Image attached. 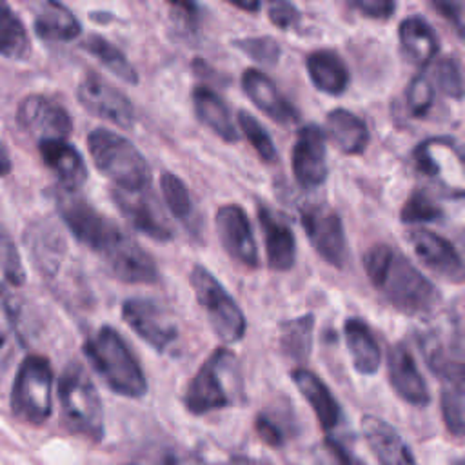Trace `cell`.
I'll return each mask as SVG.
<instances>
[{
	"label": "cell",
	"mask_w": 465,
	"mask_h": 465,
	"mask_svg": "<svg viewBox=\"0 0 465 465\" xmlns=\"http://www.w3.org/2000/svg\"><path fill=\"white\" fill-rule=\"evenodd\" d=\"M363 269L381 298L403 314H430L441 302L436 285L389 243L372 245L363 254Z\"/></svg>",
	"instance_id": "obj_1"
},
{
	"label": "cell",
	"mask_w": 465,
	"mask_h": 465,
	"mask_svg": "<svg viewBox=\"0 0 465 465\" xmlns=\"http://www.w3.org/2000/svg\"><path fill=\"white\" fill-rule=\"evenodd\" d=\"M84 354L104 383L124 398H142L147 392L145 374L122 334L104 325L84 343Z\"/></svg>",
	"instance_id": "obj_2"
},
{
	"label": "cell",
	"mask_w": 465,
	"mask_h": 465,
	"mask_svg": "<svg viewBox=\"0 0 465 465\" xmlns=\"http://www.w3.org/2000/svg\"><path fill=\"white\" fill-rule=\"evenodd\" d=\"M238 378L236 356L225 347L216 349L187 383L183 394L187 412L203 416L231 407L238 392Z\"/></svg>",
	"instance_id": "obj_3"
},
{
	"label": "cell",
	"mask_w": 465,
	"mask_h": 465,
	"mask_svg": "<svg viewBox=\"0 0 465 465\" xmlns=\"http://www.w3.org/2000/svg\"><path fill=\"white\" fill-rule=\"evenodd\" d=\"M58 398L64 420L74 434L89 441L104 440L102 400L91 376L80 363L73 361L64 369L58 381Z\"/></svg>",
	"instance_id": "obj_4"
},
{
	"label": "cell",
	"mask_w": 465,
	"mask_h": 465,
	"mask_svg": "<svg viewBox=\"0 0 465 465\" xmlns=\"http://www.w3.org/2000/svg\"><path fill=\"white\" fill-rule=\"evenodd\" d=\"M87 149L96 169L113 185L136 189L151 183V167L145 156L125 136L98 127L89 133Z\"/></svg>",
	"instance_id": "obj_5"
},
{
	"label": "cell",
	"mask_w": 465,
	"mask_h": 465,
	"mask_svg": "<svg viewBox=\"0 0 465 465\" xmlns=\"http://www.w3.org/2000/svg\"><path fill=\"white\" fill-rule=\"evenodd\" d=\"M58 214L71 231V234L94 251L102 260L113 252L120 242L127 236L114 222L96 211L85 198L76 194L73 189L60 187L54 193Z\"/></svg>",
	"instance_id": "obj_6"
},
{
	"label": "cell",
	"mask_w": 465,
	"mask_h": 465,
	"mask_svg": "<svg viewBox=\"0 0 465 465\" xmlns=\"http://www.w3.org/2000/svg\"><path fill=\"white\" fill-rule=\"evenodd\" d=\"M189 278L196 302L205 312V318L216 338L223 343L240 341L245 336L247 320L236 300L214 278V274L200 263L193 265Z\"/></svg>",
	"instance_id": "obj_7"
},
{
	"label": "cell",
	"mask_w": 465,
	"mask_h": 465,
	"mask_svg": "<svg viewBox=\"0 0 465 465\" xmlns=\"http://www.w3.org/2000/svg\"><path fill=\"white\" fill-rule=\"evenodd\" d=\"M11 409L29 425H42L51 416L53 369L45 356L29 354L20 363L13 381Z\"/></svg>",
	"instance_id": "obj_8"
},
{
	"label": "cell",
	"mask_w": 465,
	"mask_h": 465,
	"mask_svg": "<svg viewBox=\"0 0 465 465\" xmlns=\"http://www.w3.org/2000/svg\"><path fill=\"white\" fill-rule=\"evenodd\" d=\"M418 171L432 182L445 196L461 200L465 194L463 154L458 142L450 136H430L414 149Z\"/></svg>",
	"instance_id": "obj_9"
},
{
	"label": "cell",
	"mask_w": 465,
	"mask_h": 465,
	"mask_svg": "<svg viewBox=\"0 0 465 465\" xmlns=\"http://www.w3.org/2000/svg\"><path fill=\"white\" fill-rule=\"evenodd\" d=\"M111 198L131 223L133 229L145 234L154 242H169L174 236L173 225L167 220L163 209L160 207L156 196L145 187L125 189V187H111Z\"/></svg>",
	"instance_id": "obj_10"
},
{
	"label": "cell",
	"mask_w": 465,
	"mask_h": 465,
	"mask_svg": "<svg viewBox=\"0 0 465 465\" xmlns=\"http://www.w3.org/2000/svg\"><path fill=\"white\" fill-rule=\"evenodd\" d=\"M300 220L314 251L329 263L341 269L347 262V238L341 218L325 203L300 207Z\"/></svg>",
	"instance_id": "obj_11"
},
{
	"label": "cell",
	"mask_w": 465,
	"mask_h": 465,
	"mask_svg": "<svg viewBox=\"0 0 465 465\" xmlns=\"http://www.w3.org/2000/svg\"><path fill=\"white\" fill-rule=\"evenodd\" d=\"M124 322L154 351L165 352L178 338V327L169 311L151 298H129L122 303Z\"/></svg>",
	"instance_id": "obj_12"
},
{
	"label": "cell",
	"mask_w": 465,
	"mask_h": 465,
	"mask_svg": "<svg viewBox=\"0 0 465 465\" xmlns=\"http://www.w3.org/2000/svg\"><path fill=\"white\" fill-rule=\"evenodd\" d=\"M76 96L91 114L124 129L134 125L136 114L131 100L100 74L93 71L85 73L76 87Z\"/></svg>",
	"instance_id": "obj_13"
},
{
	"label": "cell",
	"mask_w": 465,
	"mask_h": 465,
	"mask_svg": "<svg viewBox=\"0 0 465 465\" xmlns=\"http://www.w3.org/2000/svg\"><path fill=\"white\" fill-rule=\"evenodd\" d=\"M214 223L223 251L240 265L256 269L260 265V254L247 213L236 203H225L218 207Z\"/></svg>",
	"instance_id": "obj_14"
},
{
	"label": "cell",
	"mask_w": 465,
	"mask_h": 465,
	"mask_svg": "<svg viewBox=\"0 0 465 465\" xmlns=\"http://www.w3.org/2000/svg\"><path fill=\"white\" fill-rule=\"evenodd\" d=\"M405 240L409 242L416 258L430 272L450 283L463 282L465 271L461 256L447 238L423 227H412L405 232Z\"/></svg>",
	"instance_id": "obj_15"
},
{
	"label": "cell",
	"mask_w": 465,
	"mask_h": 465,
	"mask_svg": "<svg viewBox=\"0 0 465 465\" xmlns=\"http://www.w3.org/2000/svg\"><path fill=\"white\" fill-rule=\"evenodd\" d=\"M18 125L38 140L67 138L73 122L64 105L44 94L25 96L16 109Z\"/></svg>",
	"instance_id": "obj_16"
},
{
	"label": "cell",
	"mask_w": 465,
	"mask_h": 465,
	"mask_svg": "<svg viewBox=\"0 0 465 465\" xmlns=\"http://www.w3.org/2000/svg\"><path fill=\"white\" fill-rule=\"evenodd\" d=\"M325 134L316 124L300 129L292 147V174L303 189L320 187L327 180Z\"/></svg>",
	"instance_id": "obj_17"
},
{
	"label": "cell",
	"mask_w": 465,
	"mask_h": 465,
	"mask_svg": "<svg viewBox=\"0 0 465 465\" xmlns=\"http://www.w3.org/2000/svg\"><path fill=\"white\" fill-rule=\"evenodd\" d=\"M256 214L263 231L267 263L272 271H291L296 260V238L287 218L267 203H256Z\"/></svg>",
	"instance_id": "obj_18"
},
{
	"label": "cell",
	"mask_w": 465,
	"mask_h": 465,
	"mask_svg": "<svg viewBox=\"0 0 465 465\" xmlns=\"http://www.w3.org/2000/svg\"><path fill=\"white\" fill-rule=\"evenodd\" d=\"M387 374L394 392L407 403L425 407L430 401L429 387L407 343L398 341L387 354Z\"/></svg>",
	"instance_id": "obj_19"
},
{
	"label": "cell",
	"mask_w": 465,
	"mask_h": 465,
	"mask_svg": "<svg viewBox=\"0 0 465 465\" xmlns=\"http://www.w3.org/2000/svg\"><path fill=\"white\" fill-rule=\"evenodd\" d=\"M102 262L105 263L107 271L124 283L147 285L158 282V267L153 256L129 234Z\"/></svg>",
	"instance_id": "obj_20"
},
{
	"label": "cell",
	"mask_w": 465,
	"mask_h": 465,
	"mask_svg": "<svg viewBox=\"0 0 465 465\" xmlns=\"http://www.w3.org/2000/svg\"><path fill=\"white\" fill-rule=\"evenodd\" d=\"M291 378L296 385V389L302 392V396L311 405L320 427L327 436L336 432L340 425L343 423V411L338 403V400L332 396L329 387L309 369L296 367L291 372Z\"/></svg>",
	"instance_id": "obj_21"
},
{
	"label": "cell",
	"mask_w": 465,
	"mask_h": 465,
	"mask_svg": "<svg viewBox=\"0 0 465 465\" xmlns=\"http://www.w3.org/2000/svg\"><path fill=\"white\" fill-rule=\"evenodd\" d=\"M242 89L247 98L271 120L278 124H294L298 120L296 107L265 73L252 67L245 69L242 73Z\"/></svg>",
	"instance_id": "obj_22"
},
{
	"label": "cell",
	"mask_w": 465,
	"mask_h": 465,
	"mask_svg": "<svg viewBox=\"0 0 465 465\" xmlns=\"http://www.w3.org/2000/svg\"><path fill=\"white\" fill-rule=\"evenodd\" d=\"M38 151L44 163L54 173L60 185L78 191L87 180V167L82 154L65 138L38 140Z\"/></svg>",
	"instance_id": "obj_23"
},
{
	"label": "cell",
	"mask_w": 465,
	"mask_h": 465,
	"mask_svg": "<svg viewBox=\"0 0 465 465\" xmlns=\"http://www.w3.org/2000/svg\"><path fill=\"white\" fill-rule=\"evenodd\" d=\"M398 40L401 54L416 67L430 65L440 51V38L434 27L418 15L407 16L400 22Z\"/></svg>",
	"instance_id": "obj_24"
},
{
	"label": "cell",
	"mask_w": 465,
	"mask_h": 465,
	"mask_svg": "<svg viewBox=\"0 0 465 465\" xmlns=\"http://www.w3.org/2000/svg\"><path fill=\"white\" fill-rule=\"evenodd\" d=\"M361 430L365 441L380 463L407 465L414 463V456L400 432L378 416H363Z\"/></svg>",
	"instance_id": "obj_25"
},
{
	"label": "cell",
	"mask_w": 465,
	"mask_h": 465,
	"mask_svg": "<svg viewBox=\"0 0 465 465\" xmlns=\"http://www.w3.org/2000/svg\"><path fill=\"white\" fill-rule=\"evenodd\" d=\"M343 336L352 367L363 376L376 374L381 365V349L367 322L354 316L347 318L343 323Z\"/></svg>",
	"instance_id": "obj_26"
},
{
	"label": "cell",
	"mask_w": 465,
	"mask_h": 465,
	"mask_svg": "<svg viewBox=\"0 0 465 465\" xmlns=\"http://www.w3.org/2000/svg\"><path fill=\"white\" fill-rule=\"evenodd\" d=\"M307 73L314 87L325 94L340 96L347 91L351 82V73L343 58L332 49H316L307 60Z\"/></svg>",
	"instance_id": "obj_27"
},
{
	"label": "cell",
	"mask_w": 465,
	"mask_h": 465,
	"mask_svg": "<svg viewBox=\"0 0 465 465\" xmlns=\"http://www.w3.org/2000/svg\"><path fill=\"white\" fill-rule=\"evenodd\" d=\"M325 129L334 147L343 154H361L369 145V127L356 113L338 107L329 111Z\"/></svg>",
	"instance_id": "obj_28"
},
{
	"label": "cell",
	"mask_w": 465,
	"mask_h": 465,
	"mask_svg": "<svg viewBox=\"0 0 465 465\" xmlns=\"http://www.w3.org/2000/svg\"><path fill=\"white\" fill-rule=\"evenodd\" d=\"M193 107L196 118L211 129L223 142H238V131L232 122L231 111L223 98L207 85H196L193 89Z\"/></svg>",
	"instance_id": "obj_29"
},
{
	"label": "cell",
	"mask_w": 465,
	"mask_h": 465,
	"mask_svg": "<svg viewBox=\"0 0 465 465\" xmlns=\"http://www.w3.org/2000/svg\"><path fill=\"white\" fill-rule=\"evenodd\" d=\"M25 242L42 274L54 276L56 271L60 269V263L65 252V242L60 231L49 222H36L29 227Z\"/></svg>",
	"instance_id": "obj_30"
},
{
	"label": "cell",
	"mask_w": 465,
	"mask_h": 465,
	"mask_svg": "<svg viewBox=\"0 0 465 465\" xmlns=\"http://www.w3.org/2000/svg\"><path fill=\"white\" fill-rule=\"evenodd\" d=\"M35 31L40 38L51 42H71L82 33V25L73 11L58 0H40Z\"/></svg>",
	"instance_id": "obj_31"
},
{
	"label": "cell",
	"mask_w": 465,
	"mask_h": 465,
	"mask_svg": "<svg viewBox=\"0 0 465 465\" xmlns=\"http://www.w3.org/2000/svg\"><path fill=\"white\" fill-rule=\"evenodd\" d=\"M441 378V416L447 430L454 438H461L465 432V371L463 363L449 367L440 374Z\"/></svg>",
	"instance_id": "obj_32"
},
{
	"label": "cell",
	"mask_w": 465,
	"mask_h": 465,
	"mask_svg": "<svg viewBox=\"0 0 465 465\" xmlns=\"http://www.w3.org/2000/svg\"><path fill=\"white\" fill-rule=\"evenodd\" d=\"M160 189L173 216L185 227V231L198 236L202 231V218L185 182L174 173H163L160 178Z\"/></svg>",
	"instance_id": "obj_33"
},
{
	"label": "cell",
	"mask_w": 465,
	"mask_h": 465,
	"mask_svg": "<svg viewBox=\"0 0 465 465\" xmlns=\"http://www.w3.org/2000/svg\"><path fill=\"white\" fill-rule=\"evenodd\" d=\"M314 332V316L303 314L280 325V352L296 363H303L311 356Z\"/></svg>",
	"instance_id": "obj_34"
},
{
	"label": "cell",
	"mask_w": 465,
	"mask_h": 465,
	"mask_svg": "<svg viewBox=\"0 0 465 465\" xmlns=\"http://www.w3.org/2000/svg\"><path fill=\"white\" fill-rule=\"evenodd\" d=\"M82 47L94 56L107 71H111L114 76L124 80L125 84H138V73L133 67V64L127 60V56L109 40H105L100 35H89L84 42Z\"/></svg>",
	"instance_id": "obj_35"
},
{
	"label": "cell",
	"mask_w": 465,
	"mask_h": 465,
	"mask_svg": "<svg viewBox=\"0 0 465 465\" xmlns=\"http://www.w3.org/2000/svg\"><path fill=\"white\" fill-rule=\"evenodd\" d=\"M31 53V42L22 20L0 0V54L11 60H25Z\"/></svg>",
	"instance_id": "obj_36"
},
{
	"label": "cell",
	"mask_w": 465,
	"mask_h": 465,
	"mask_svg": "<svg viewBox=\"0 0 465 465\" xmlns=\"http://www.w3.org/2000/svg\"><path fill=\"white\" fill-rule=\"evenodd\" d=\"M441 218L443 209L425 189L412 191L400 211V220L403 223H430L440 222Z\"/></svg>",
	"instance_id": "obj_37"
},
{
	"label": "cell",
	"mask_w": 465,
	"mask_h": 465,
	"mask_svg": "<svg viewBox=\"0 0 465 465\" xmlns=\"http://www.w3.org/2000/svg\"><path fill=\"white\" fill-rule=\"evenodd\" d=\"M430 80L436 89L454 100L463 98V74L461 64L454 56H443L432 64Z\"/></svg>",
	"instance_id": "obj_38"
},
{
	"label": "cell",
	"mask_w": 465,
	"mask_h": 465,
	"mask_svg": "<svg viewBox=\"0 0 465 465\" xmlns=\"http://www.w3.org/2000/svg\"><path fill=\"white\" fill-rule=\"evenodd\" d=\"M238 124L260 160L265 163H274L278 160V151L265 127L247 111H238Z\"/></svg>",
	"instance_id": "obj_39"
},
{
	"label": "cell",
	"mask_w": 465,
	"mask_h": 465,
	"mask_svg": "<svg viewBox=\"0 0 465 465\" xmlns=\"http://www.w3.org/2000/svg\"><path fill=\"white\" fill-rule=\"evenodd\" d=\"M436 87L429 74H416L405 91V105L414 118H423L434 105Z\"/></svg>",
	"instance_id": "obj_40"
},
{
	"label": "cell",
	"mask_w": 465,
	"mask_h": 465,
	"mask_svg": "<svg viewBox=\"0 0 465 465\" xmlns=\"http://www.w3.org/2000/svg\"><path fill=\"white\" fill-rule=\"evenodd\" d=\"M232 45L247 54L251 60L262 64V65H274L280 60L282 47L272 36H245L232 42Z\"/></svg>",
	"instance_id": "obj_41"
},
{
	"label": "cell",
	"mask_w": 465,
	"mask_h": 465,
	"mask_svg": "<svg viewBox=\"0 0 465 465\" xmlns=\"http://www.w3.org/2000/svg\"><path fill=\"white\" fill-rule=\"evenodd\" d=\"M0 272L2 276L15 287L22 285L25 280V271L22 267V260L18 249L9 236L7 231L0 227Z\"/></svg>",
	"instance_id": "obj_42"
},
{
	"label": "cell",
	"mask_w": 465,
	"mask_h": 465,
	"mask_svg": "<svg viewBox=\"0 0 465 465\" xmlns=\"http://www.w3.org/2000/svg\"><path fill=\"white\" fill-rule=\"evenodd\" d=\"M254 429H256L260 440L271 447H283L289 438L287 427L282 423V420L276 414L260 412L256 416Z\"/></svg>",
	"instance_id": "obj_43"
},
{
	"label": "cell",
	"mask_w": 465,
	"mask_h": 465,
	"mask_svg": "<svg viewBox=\"0 0 465 465\" xmlns=\"http://www.w3.org/2000/svg\"><path fill=\"white\" fill-rule=\"evenodd\" d=\"M267 16L280 29H291L298 24L300 13L289 0H265Z\"/></svg>",
	"instance_id": "obj_44"
},
{
	"label": "cell",
	"mask_w": 465,
	"mask_h": 465,
	"mask_svg": "<svg viewBox=\"0 0 465 465\" xmlns=\"http://www.w3.org/2000/svg\"><path fill=\"white\" fill-rule=\"evenodd\" d=\"M351 2L363 16L372 20H389L396 9V0H351Z\"/></svg>",
	"instance_id": "obj_45"
},
{
	"label": "cell",
	"mask_w": 465,
	"mask_h": 465,
	"mask_svg": "<svg viewBox=\"0 0 465 465\" xmlns=\"http://www.w3.org/2000/svg\"><path fill=\"white\" fill-rule=\"evenodd\" d=\"M434 11H438L445 20H449L458 36L463 35V0H427Z\"/></svg>",
	"instance_id": "obj_46"
},
{
	"label": "cell",
	"mask_w": 465,
	"mask_h": 465,
	"mask_svg": "<svg viewBox=\"0 0 465 465\" xmlns=\"http://www.w3.org/2000/svg\"><path fill=\"white\" fill-rule=\"evenodd\" d=\"M187 24H194L200 16V7L196 0H165Z\"/></svg>",
	"instance_id": "obj_47"
},
{
	"label": "cell",
	"mask_w": 465,
	"mask_h": 465,
	"mask_svg": "<svg viewBox=\"0 0 465 465\" xmlns=\"http://www.w3.org/2000/svg\"><path fill=\"white\" fill-rule=\"evenodd\" d=\"M11 322H13V307L9 300L0 292V345L5 341Z\"/></svg>",
	"instance_id": "obj_48"
},
{
	"label": "cell",
	"mask_w": 465,
	"mask_h": 465,
	"mask_svg": "<svg viewBox=\"0 0 465 465\" xmlns=\"http://www.w3.org/2000/svg\"><path fill=\"white\" fill-rule=\"evenodd\" d=\"M223 2L234 5L242 11H247V13H256L260 9V4H262L260 0H223Z\"/></svg>",
	"instance_id": "obj_49"
},
{
	"label": "cell",
	"mask_w": 465,
	"mask_h": 465,
	"mask_svg": "<svg viewBox=\"0 0 465 465\" xmlns=\"http://www.w3.org/2000/svg\"><path fill=\"white\" fill-rule=\"evenodd\" d=\"M9 171H11V158H9V153L4 149V145L0 143V176L9 174Z\"/></svg>",
	"instance_id": "obj_50"
}]
</instances>
